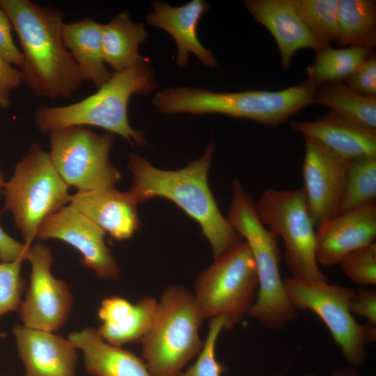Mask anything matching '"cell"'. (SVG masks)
<instances>
[{
  "label": "cell",
  "mask_w": 376,
  "mask_h": 376,
  "mask_svg": "<svg viewBox=\"0 0 376 376\" xmlns=\"http://www.w3.org/2000/svg\"><path fill=\"white\" fill-rule=\"evenodd\" d=\"M214 149L211 141L200 158L175 171L157 169L144 157L130 154L127 168L132 185L127 192L137 204L156 197L175 203L198 223L215 258L242 240L220 211L208 185Z\"/></svg>",
  "instance_id": "6da1fadb"
},
{
  "label": "cell",
  "mask_w": 376,
  "mask_h": 376,
  "mask_svg": "<svg viewBox=\"0 0 376 376\" xmlns=\"http://www.w3.org/2000/svg\"><path fill=\"white\" fill-rule=\"evenodd\" d=\"M22 49L24 82L38 97H70L84 81L63 38V15L29 0H0Z\"/></svg>",
  "instance_id": "7a4b0ae2"
},
{
  "label": "cell",
  "mask_w": 376,
  "mask_h": 376,
  "mask_svg": "<svg viewBox=\"0 0 376 376\" xmlns=\"http://www.w3.org/2000/svg\"><path fill=\"white\" fill-rule=\"evenodd\" d=\"M157 87L150 61L111 74L97 91L65 106L36 109L34 121L42 133L70 126H93L116 134L132 145L147 144L145 136L133 129L128 104L133 95H145Z\"/></svg>",
  "instance_id": "3957f363"
},
{
  "label": "cell",
  "mask_w": 376,
  "mask_h": 376,
  "mask_svg": "<svg viewBox=\"0 0 376 376\" xmlns=\"http://www.w3.org/2000/svg\"><path fill=\"white\" fill-rule=\"evenodd\" d=\"M316 86L308 80L281 91L218 93L194 87L169 88L157 93L155 107L164 114L219 113L277 126L314 104Z\"/></svg>",
  "instance_id": "277c9868"
},
{
  "label": "cell",
  "mask_w": 376,
  "mask_h": 376,
  "mask_svg": "<svg viewBox=\"0 0 376 376\" xmlns=\"http://www.w3.org/2000/svg\"><path fill=\"white\" fill-rule=\"evenodd\" d=\"M227 219L249 245L257 269L258 290L248 315L264 326L281 329L297 316L281 279V254L278 236L260 221L255 203L238 180L233 182V196Z\"/></svg>",
  "instance_id": "5b68a950"
},
{
  "label": "cell",
  "mask_w": 376,
  "mask_h": 376,
  "mask_svg": "<svg viewBox=\"0 0 376 376\" xmlns=\"http://www.w3.org/2000/svg\"><path fill=\"white\" fill-rule=\"evenodd\" d=\"M205 319L193 293L180 285L162 293L152 324L141 341V358L151 376H178L201 352L199 329Z\"/></svg>",
  "instance_id": "8992f818"
},
{
  "label": "cell",
  "mask_w": 376,
  "mask_h": 376,
  "mask_svg": "<svg viewBox=\"0 0 376 376\" xmlns=\"http://www.w3.org/2000/svg\"><path fill=\"white\" fill-rule=\"evenodd\" d=\"M68 188L49 154L33 143L16 164L3 193V211L12 214L25 244L31 245L42 222L69 203Z\"/></svg>",
  "instance_id": "52a82bcc"
},
{
  "label": "cell",
  "mask_w": 376,
  "mask_h": 376,
  "mask_svg": "<svg viewBox=\"0 0 376 376\" xmlns=\"http://www.w3.org/2000/svg\"><path fill=\"white\" fill-rule=\"evenodd\" d=\"M258 290L256 263L245 241L219 256L197 277L193 296L204 319L223 317L225 330L248 315Z\"/></svg>",
  "instance_id": "ba28073f"
},
{
  "label": "cell",
  "mask_w": 376,
  "mask_h": 376,
  "mask_svg": "<svg viewBox=\"0 0 376 376\" xmlns=\"http://www.w3.org/2000/svg\"><path fill=\"white\" fill-rule=\"evenodd\" d=\"M287 296L296 311H311L329 331L346 361L355 368L367 358L366 345L376 339V326L361 324L350 311L356 295L351 288L328 281L297 279H283Z\"/></svg>",
  "instance_id": "9c48e42d"
},
{
  "label": "cell",
  "mask_w": 376,
  "mask_h": 376,
  "mask_svg": "<svg viewBox=\"0 0 376 376\" xmlns=\"http://www.w3.org/2000/svg\"><path fill=\"white\" fill-rule=\"evenodd\" d=\"M255 209L260 221L285 244L284 263L297 279L328 281L315 256L316 232L302 188L266 189Z\"/></svg>",
  "instance_id": "30bf717a"
},
{
  "label": "cell",
  "mask_w": 376,
  "mask_h": 376,
  "mask_svg": "<svg viewBox=\"0 0 376 376\" xmlns=\"http://www.w3.org/2000/svg\"><path fill=\"white\" fill-rule=\"evenodd\" d=\"M51 160L64 182L78 191L113 187L120 173L109 159L114 134H98L84 126L49 132Z\"/></svg>",
  "instance_id": "8fae6325"
},
{
  "label": "cell",
  "mask_w": 376,
  "mask_h": 376,
  "mask_svg": "<svg viewBox=\"0 0 376 376\" xmlns=\"http://www.w3.org/2000/svg\"><path fill=\"white\" fill-rule=\"evenodd\" d=\"M27 260L31 266L30 283L19 308L24 327L48 331L58 330L69 318L72 296L67 284L51 272L50 249L42 243L31 245Z\"/></svg>",
  "instance_id": "7c38bea8"
},
{
  "label": "cell",
  "mask_w": 376,
  "mask_h": 376,
  "mask_svg": "<svg viewBox=\"0 0 376 376\" xmlns=\"http://www.w3.org/2000/svg\"><path fill=\"white\" fill-rule=\"evenodd\" d=\"M105 233L69 203L48 217L40 225L36 239L61 240L82 256L81 264L104 279H116L119 265L104 242Z\"/></svg>",
  "instance_id": "4fadbf2b"
},
{
  "label": "cell",
  "mask_w": 376,
  "mask_h": 376,
  "mask_svg": "<svg viewBox=\"0 0 376 376\" xmlns=\"http://www.w3.org/2000/svg\"><path fill=\"white\" fill-rule=\"evenodd\" d=\"M304 139L302 189L314 224L318 226L337 215L350 160L312 139Z\"/></svg>",
  "instance_id": "5bb4252c"
},
{
  "label": "cell",
  "mask_w": 376,
  "mask_h": 376,
  "mask_svg": "<svg viewBox=\"0 0 376 376\" xmlns=\"http://www.w3.org/2000/svg\"><path fill=\"white\" fill-rule=\"evenodd\" d=\"M315 232L318 265L331 267L339 264L351 252L374 242L375 201L324 221Z\"/></svg>",
  "instance_id": "9a60e30c"
},
{
  "label": "cell",
  "mask_w": 376,
  "mask_h": 376,
  "mask_svg": "<svg viewBox=\"0 0 376 376\" xmlns=\"http://www.w3.org/2000/svg\"><path fill=\"white\" fill-rule=\"evenodd\" d=\"M153 11L146 17L149 26L160 28L170 34L178 47L176 65L185 67L189 54H194L207 68L216 67L217 62L211 50L200 42L197 30L203 15L210 6L204 0H191L185 4L173 7L168 3L156 1Z\"/></svg>",
  "instance_id": "2e32d148"
},
{
  "label": "cell",
  "mask_w": 376,
  "mask_h": 376,
  "mask_svg": "<svg viewBox=\"0 0 376 376\" xmlns=\"http://www.w3.org/2000/svg\"><path fill=\"white\" fill-rule=\"evenodd\" d=\"M13 331L25 376H75L77 348L68 339L21 325Z\"/></svg>",
  "instance_id": "e0dca14e"
},
{
  "label": "cell",
  "mask_w": 376,
  "mask_h": 376,
  "mask_svg": "<svg viewBox=\"0 0 376 376\" xmlns=\"http://www.w3.org/2000/svg\"><path fill=\"white\" fill-rule=\"evenodd\" d=\"M244 6L254 19L274 38L283 70L289 68L294 54L299 49L309 48L316 53L330 47L315 38L298 15L290 0H246Z\"/></svg>",
  "instance_id": "ac0fdd59"
},
{
  "label": "cell",
  "mask_w": 376,
  "mask_h": 376,
  "mask_svg": "<svg viewBox=\"0 0 376 376\" xmlns=\"http://www.w3.org/2000/svg\"><path fill=\"white\" fill-rule=\"evenodd\" d=\"M69 203L116 241L130 239L139 228L138 204L127 191L114 187L77 191Z\"/></svg>",
  "instance_id": "d6986e66"
},
{
  "label": "cell",
  "mask_w": 376,
  "mask_h": 376,
  "mask_svg": "<svg viewBox=\"0 0 376 376\" xmlns=\"http://www.w3.org/2000/svg\"><path fill=\"white\" fill-rule=\"evenodd\" d=\"M290 127L347 160L376 156V130L333 111L314 121L292 120Z\"/></svg>",
  "instance_id": "ffe728a7"
},
{
  "label": "cell",
  "mask_w": 376,
  "mask_h": 376,
  "mask_svg": "<svg viewBox=\"0 0 376 376\" xmlns=\"http://www.w3.org/2000/svg\"><path fill=\"white\" fill-rule=\"evenodd\" d=\"M157 306V301L149 297L135 304L118 296L105 297L97 313L102 324L97 331L114 346L141 342L152 324Z\"/></svg>",
  "instance_id": "44dd1931"
},
{
  "label": "cell",
  "mask_w": 376,
  "mask_h": 376,
  "mask_svg": "<svg viewBox=\"0 0 376 376\" xmlns=\"http://www.w3.org/2000/svg\"><path fill=\"white\" fill-rule=\"evenodd\" d=\"M68 339L84 354L86 371L94 376H151L141 357L107 343L93 327L71 332Z\"/></svg>",
  "instance_id": "7402d4cb"
},
{
  "label": "cell",
  "mask_w": 376,
  "mask_h": 376,
  "mask_svg": "<svg viewBox=\"0 0 376 376\" xmlns=\"http://www.w3.org/2000/svg\"><path fill=\"white\" fill-rule=\"evenodd\" d=\"M102 24L85 17L62 27L64 45L77 64L84 81L97 88L111 77L105 66L102 47Z\"/></svg>",
  "instance_id": "603a6c76"
},
{
  "label": "cell",
  "mask_w": 376,
  "mask_h": 376,
  "mask_svg": "<svg viewBox=\"0 0 376 376\" xmlns=\"http://www.w3.org/2000/svg\"><path fill=\"white\" fill-rule=\"evenodd\" d=\"M148 33L141 22H134L127 11L102 24V47L105 63L116 72L149 61L139 52Z\"/></svg>",
  "instance_id": "cb8c5ba5"
},
{
  "label": "cell",
  "mask_w": 376,
  "mask_h": 376,
  "mask_svg": "<svg viewBox=\"0 0 376 376\" xmlns=\"http://www.w3.org/2000/svg\"><path fill=\"white\" fill-rule=\"evenodd\" d=\"M338 25L339 47L373 50L376 46V1L338 0Z\"/></svg>",
  "instance_id": "d4e9b609"
},
{
  "label": "cell",
  "mask_w": 376,
  "mask_h": 376,
  "mask_svg": "<svg viewBox=\"0 0 376 376\" xmlns=\"http://www.w3.org/2000/svg\"><path fill=\"white\" fill-rule=\"evenodd\" d=\"M314 103L352 121L376 130V96L359 94L343 81L316 86Z\"/></svg>",
  "instance_id": "484cf974"
},
{
  "label": "cell",
  "mask_w": 376,
  "mask_h": 376,
  "mask_svg": "<svg viewBox=\"0 0 376 376\" xmlns=\"http://www.w3.org/2000/svg\"><path fill=\"white\" fill-rule=\"evenodd\" d=\"M372 52L356 47H325L315 53L314 62L307 67V80L315 86L329 82L343 81Z\"/></svg>",
  "instance_id": "4316f807"
},
{
  "label": "cell",
  "mask_w": 376,
  "mask_h": 376,
  "mask_svg": "<svg viewBox=\"0 0 376 376\" xmlns=\"http://www.w3.org/2000/svg\"><path fill=\"white\" fill-rule=\"evenodd\" d=\"M376 198V156L350 161L337 214L375 201Z\"/></svg>",
  "instance_id": "83f0119b"
},
{
  "label": "cell",
  "mask_w": 376,
  "mask_h": 376,
  "mask_svg": "<svg viewBox=\"0 0 376 376\" xmlns=\"http://www.w3.org/2000/svg\"><path fill=\"white\" fill-rule=\"evenodd\" d=\"M301 20L326 46L338 38V0H290Z\"/></svg>",
  "instance_id": "f1b7e54d"
},
{
  "label": "cell",
  "mask_w": 376,
  "mask_h": 376,
  "mask_svg": "<svg viewBox=\"0 0 376 376\" xmlns=\"http://www.w3.org/2000/svg\"><path fill=\"white\" fill-rule=\"evenodd\" d=\"M225 327L226 320L223 317L210 319L207 336L196 361L178 376H221L227 371L226 367L217 359L215 354L218 338Z\"/></svg>",
  "instance_id": "f546056e"
},
{
  "label": "cell",
  "mask_w": 376,
  "mask_h": 376,
  "mask_svg": "<svg viewBox=\"0 0 376 376\" xmlns=\"http://www.w3.org/2000/svg\"><path fill=\"white\" fill-rule=\"evenodd\" d=\"M350 280L362 286L376 284V244L359 248L346 256L339 263Z\"/></svg>",
  "instance_id": "4dcf8cb0"
},
{
  "label": "cell",
  "mask_w": 376,
  "mask_h": 376,
  "mask_svg": "<svg viewBox=\"0 0 376 376\" xmlns=\"http://www.w3.org/2000/svg\"><path fill=\"white\" fill-rule=\"evenodd\" d=\"M22 261H0V318L19 309L25 283L21 276Z\"/></svg>",
  "instance_id": "1f68e13d"
},
{
  "label": "cell",
  "mask_w": 376,
  "mask_h": 376,
  "mask_svg": "<svg viewBox=\"0 0 376 376\" xmlns=\"http://www.w3.org/2000/svg\"><path fill=\"white\" fill-rule=\"evenodd\" d=\"M353 91L368 96H376V56L373 51L346 79Z\"/></svg>",
  "instance_id": "d6a6232c"
},
{
  "label": "cell",
  "mask_w": 376,
  "mask_h": 376,
  "mask_svg": "<svg viewBox=\"0 0 376 376\" xmlns=\"http://www.w3.org/2000/svg\"><path fill=\"white\" fill-rule=\"evenodd\" d=\"M12 27L9 18L0 5V55L7 62L21 70L24 65V57L13 39Z\"/></svg>",
  "instance_id": "836d02e7"
},
{
  "label": "cell",
  "mask_w": 376,
  "mask_h": 376,
  "mask_svg": "<svg viewBox=\"0 0 376 376\" xmlns=\"http://www.w3.org/2000/svg\"><path fill=\"white\" fill-rule=\"evenodd\" d=\"M23 82L22 71L0 55V109L9 108L11 92L20 87Z\"/></svg>",
  "instance_id": "e575fe53"
},
{
  "label": "cell",
  "mask_w": 376,
  "mask_h": 376,
  "mask_svg": "<svg viewBox=\"0 0 376 376\" xmlns=\"http://www.w3.org/2000/svg\"><path fill=\"white\" fill-rule=\"evenodd\" d=\"M352 313L368 320V324L376 326V291L373 289H360L352 299L350 306Z\"/></svg>",
  "instance_id": "d590c367"
},
{
  "label": "cell",
  "mask_w": 376,
  "mask_h": 376,
  "mask_svg": "<svg viewBox=\"0 0 376 376\" xmlns=\"http://www.w3.org/2000/svg\"><path fill=\"white\" fill-rule=\"evenodd\" d=\"M31 246L17 242L0 226V261L26 260Z\"/></svg>",
  "instance_id": "8d00e7d4"
},
{
  "label": "cell",
  "mask_w": 376,
  "mask_h": 376,
  "mask_svg": "<svg viewBox=\"0 0 376 376\" xmlns=\"http://www.w3.org/2000/svg\"><path fill=\"white\" fill-rule=\"evenodd\" d=\"M304 376H317L312 374L305 375ZM329 376H360L359 373L353 367L344 368L336 370Z\"/></svg>",
  "instance_id": "74e56055"
},
{
  "label": "cell",
  "mask_w": 376,
  "mask_h": 376,
  "mask_svg": "<svg viewBox=\"0 0 376 376\" xmlns=\"http://www.w3.org/2000/svg\"><path fill=\"white\" fill-rule=\"evenodd\" d=\"M6 181L4 180L3 175H2L1 171H0V198L1 197V195L3 193V189L5 187Z\"/></svg>",
  "instance_id": "f35d334b"
}]
</instances>
